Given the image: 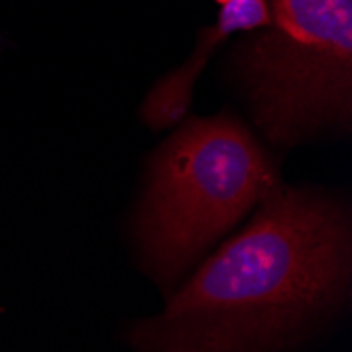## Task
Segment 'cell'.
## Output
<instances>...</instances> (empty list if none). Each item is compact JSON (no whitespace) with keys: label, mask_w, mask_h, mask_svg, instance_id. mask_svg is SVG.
<instances>
[{"label":"cell","mask_w":352,"mask_h":352,"mask_svg":"<svg viewBox=\"0 0 352 352\" xmlns=\"http://www.w3.org/2000/svg\"><path fill=\"white\" fill-rule=\"evenodd\" d=\"M350 274L348 207L276 188L129 342L138 352H278L342 306Z\"/></svg>","instance_id":"cell-1"},{"label":"cell","mask_w":352,"mask_h":352,"mask_svg":"<svg viewBox=\"0 0 352 352\" xmlns=\"http://www.w3.org/2000/svg\"><path fill=\"white\" fill-rule=\"evenodd\" d=\"M276 188L268 154L234 116L188 120L150 163L133 226L142 268L171 289L205 247Z\"/></svg>","instance_id":"cell-2"},{"label":"cell","mask_w":352,"mask_h":352,"mask_svg":"<svg viewBox=\"0 0 352 352\" xmlns=\"http://www.w3.org/2000/svg\"><path fill=\"white\" fill-rule=\"evenodd\" d=\"M270 23L236 49L253 116L289 146L352 114V0H266Z\"/></svg>","instance_id":"cell-3"},{"label":"cell","mask_w":352,"mask_h":352,"mask_svg":"<svg viewBox=\"0 0 352 352\" xmlns=\"http://www.w3.org/2000/svg\"><path fill=\"white\" fill-rule=\"evenodd\" d=\"M217 21L203 30L195 53L188 57L184 66L163 78L148 95L144 104V118L156 129L175 124L186 114L192 100V87H195L209 55L219 43L236 32L260 30L270 23L266 0H217Z\"/></svg>","instance_id":"cell-4"}]
</instances>
